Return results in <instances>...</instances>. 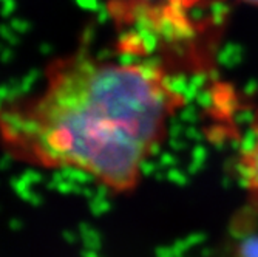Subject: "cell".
Returning <instances> with one entry per match:
<instances>
[{
  "label": "cell",
  "mask_w": 258,
  "mask_h": 257,
  "mask_svg": "<svg viewBox=\"0 0 258 257\" xmlns=\"http://www.w3.org/2000/svg\"><path fill=\"white\" fill-rule=\"evenodd\" d=\"M184 106L158 64L79 50L51 62L36 93L0 106V143L27 165L76 171L124 194L139 184Z\"/></svg>",
  "instance_id": "obj_1"
},
{
  "label": "cell",
  "mask_w": 258,
  "mask_h": 257,
  "mask_svg": "<svg viewBox=\"0 0 258 257\" xmlns=\"http://www.w3.org/2000/svg\"><path fill=\"white\" fill-rule=\"evenodd\" d=\"M195 0H107V10L121 27L185 37L194 30Z\"/></svg>",
  "instance_id": "obj_2"
},
{
  "label": "cell",
  "mask_w": 258,
  "mask_h": 257,
  "mask_svg": "<svg viewBox=\"0 0 258 257\" xmlns=\"http://www.w3.org/2000/svg\"><path fill=\"white\" fill-rule=\"evenodd\" d=\"M223 257H258V206L249 204L232 220Z\"/></svg>",
  "instance_id": "obj_3"
},
{
  "label": "cell",
  "mask_w": 258,
  "mask_h": 257,
  "mask_svg": "<svg viewBox=\"0 0 258 257\" xmlns=\"http://www.w3.org/2000/svg\"><path fill=\"white\" fill-rule=\"evenodd\" d=\"M237 172L249 195L250 204L258 206V107L247 123L237 155Z\"/></svg>",
  "instance_id": "obj_4"
},
{
  "label": "cell",
  "mask_w": 258,
  "mask_h": 257,
  "mask_svg": "<svg viewBox=\"0 0 258 257\" xmlns=\"http://www.w3.org/2000/svg\"><path fill=\"white\" fill-rule=\"evenodd\" d=\"M241 4H246L249 7H258V0H238Z\"/></svg>",
  "instance_id": "obj_5"
},
{
  "label": "cell",
  "mask_w": 258,
  "mask_h": 257,
  "mask_svg": "<svg viewBox=\"0 0 258 257\" xmlns=\"http://www.w3.org/2000/svg\"><path fill=\"white\" fill-rule=\"evenodd\" d=\"M204 2V0H195V4H197V7H200L201 4Z\"/></svg>",
  "instance_id": "obj_6"
}]
</instances>
